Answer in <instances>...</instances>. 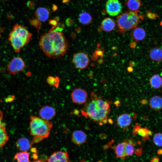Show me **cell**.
Masks as SVG:
<instances>
[{"label": "cell", "instance_id": "obj_1", "mask_svg": "<svg viewBox=\"0 0 162 162\" xmlns=\"http://www.w3.org/2000/svg\"><path fill=\"white\" fill-rule=\"evenodd\" d=\"M39 46L46 56L56 58L65 54L68 45L62 33L52 29L41 36Z\"/></svg>", "mask_w": 162, "mask_h": 162}, {"label": "cell", "instance_id": "obj_2", "mask_svg": "<svg viewBox=\"0 0 162 162\" xmlns=\"http://www.w3.org/2000/svg\"><path fill=\"white\" fill-rule=\"evenodd\" d=\"M110 111V105L106 101L100 98L94 92L91 94V99L82 109V115L100 125L107 122V116Z\"/></svg>", "mask_w": 162, "mask_h": 162}, {"label": "cell", "instance_id": "obj_3", "mask_svg": "<svg viewBox=\"0 0 162 162\" xmlns=\"http://www.w3.org/2000/svg\"><path fill=\"white\" fill-rule=\"evenodd\" d=\"M30 128V134L34 137L32 142L36 143L47 137L52 126V123L35 116H31Z\"/></svg>", "mask_w": 162, "mask_h": 162}, {"label": "cell", "instance_id": "obj_4", "mask_svg": "<svg viewBox=\"0 0 162 162\" xmlns=\"http://www.w3.org/2000/svg\"><path fill=\"white\" fill-rule=\"evenodd\" d=\"M32 34L24 26L16 24L10 32L9 40L14 51L19 52L30 40Z\"/></svg>", "mask_w": 162, "mask_h": 162}, {"label": "cell", "instance_id": "obj_5", "mask_svg": "<svg viewBox=\"0 0 162 162\" xmlns=\"http://www.w3.org/2000/svg\"><path fill=\"white\" fill-rule=\"evenodd\" d=\"M139 11H127L117 17V31L119 33L123 34L132 29L141 22L144 16L138 14Z\"/></svg>", "mask_w": 162, "mask_h": 162}, {"label": "cell", "instance_id": "obj_6", "mask_svg": "<svg viewBox=\"0 0 162 162\" xmlns=\"http://www.w3.org/2000/svg\"><path fill=\"white\" fill-rule=\"evenodd\" d=\"M25 66V62L21 58H13L8 65L7 70L10 74H15L22 70Z\"/></svg>", "mask_w": 162, "mask_h": 162}, {"label": "cell", "instance_id": "obj_7", "mask_svg": "<svg viewBox=\"0 0 162 162\" xmlns=\"http://www.w3.org/2000/svg\"><path fill=\"white\" fill-rule=\"evenodd\" d=\"M89 58L88 55L83 52H78L74 55L72 62L75 67L78 69H83L88 65Z\"/></svg>", "mask_w": 162, "mask_h": 162}, {"label": "cell", "instance_id": "obj_8", "mask_svg": "<svg viewBox=\"0 0 162 162\" xmlns=\"http://www.w3.org/2000/svg\"><path fill=\"white\" fill-rule=\"evenodd\" d=\"M105 7L107 13L112 16L119 14L122 9V4L118 0H108Z\"/></svg>", "mask_w": 162, "mask_h": 162}, {"label": "cell", "instance_id": "obj_9", "mask_svg": "<svg viewBox=\"0 0 162 162\" xmlns=\"http://www.w3.org/2000/svg\"><path fill=\"white\" fill-rule=\"evenodd\" d=\"M72 101L77 104L81 105L86 103L87 97V92L84 90L77 88L75 89L71 94Z\"/></svg>", "mask_w": 162, "mask_h": 162}, {"label": "cell", "instance_id": "obj_10", "mask_svg": "<svg viewBox=\"0 0 162 162\" xmlns=\"http://www.w3.org/2000/svg\"><path fill=\"white\" fill-rule=\"evenodd\" d=\"M46 162H69L67 152L62 151L55 152L48 158Z\"/></svg>", "mask_w": 162, "mask_h": 162}, {"label": "cell", "instance_id": "obj_11", "mask_svg": "<svg viewBox=\"0 0 162 162\" xmlns=\"http://www.w3.org/2000/svg\"><path fill=\"white\" fill-rule=\"evenodd\" d=\"M55 109L49 106H43L39 110V114L40 118L47 121L52 119L55 116Z\"/></svg>", "mask_w": 162, "mask_h": 162}, {"label": "cell", "instance_id": "obj_12", "mask_svg": "<svg viewBox=\"0 0 162 162\" xmlns=\"http://www.w3.org/2000/svg\"><path fill=\"white\" fill-rule=\"evenodd\" d=\"M131 115L128 113L122 114L119 116L117 119V123L118 126L124 129H127L132 122Z\"/></svg>", "mask_w": 162, "mask_h": 162}, {"label": "cell", "instance_id": "obj_13", "mask_svg": "<svg viewBox=\"0 0 162 162\" xmlns=\"http://www.w3.org/2000/svg\"><path fill=\"white\" fill-rule=\"evenodd\" d=\"M71 140L72 142L77 145H81L85 142L87 136L84 132L81 130H76L72 134Z\"/></svg>", "mask_w": 162, "mask_h": 162}, {"label": "cell", "instance_id": "obj_14", "mask_svg": "<svg viewBox=\"0 0 162 162\" xmlns=\"http://www.w3.org/2000/svg\"><path fill=\"white\" fill-rule=\"evenodd\" d=\"M130 35L132 39L136 41L143 40L146 36L144 29L140 27H136L132 29Z\"/></svg>", "mask_w": 162, "mask_h": 162}, {"label": "cell", "instance_id": "obj_15", "mask_svg": "<svg viewBox=\"0 0 162 162\" xmlns=\"http://www.w3.org/2000/svg\"><path fill=\"white\" fill-rule=\"evenodd\" d=\"M132 133L134 135L138 134L144 138H148L152 134L150 130L145 128L141 127L140 125L136 123L133 128Z\"/></svg>", "mask_w": 162, "mask_h": 162}, {"label": "cell", "instance_id": "obj_16", "mask_svg": "<svg viewBox=\"0 0 162 162\" xmlns=\"http://www.w3.org/2000/svg\"><path fill=\"white\" fill-rule=\"evenodd\" d=\"M115 27V23L112 19L107 17L104 19L100 24L101 29L103 31L110 32L112 31Z\"/></svg>", "mask_w": 162, "mask_h": 162}, {"label": "cell", "instance_id": "obj_17", "mask_svg": "<svg viewBox=\"0 0 162 162\" xmlns=\"http://www.w3.org/2000/svg\"><path fill=\"white\" fill-rule=\"evenodd\" d=\"M49 12L46 8L40 7L37 8L35 12L36 18L41 22H45L48 19Z\"/></svg>", "mask_w": 162, "mask_h": 162}, {"label": "cell", "instance_id": "obj_18", "mask_svg": "<svg viewBox=\"0 0 162 162\" xmlns=\"http://www.w3.org/2000/svg\"><path fill=\"white\" fill-rule=\"evenodd\" d=\"M32 145L29 140L25 137H22L19 139L16 143L17 148L20 151L23 152L28 151Z\"/></svg>", "mask_w": 162, "mask_h": 162}, {"label": "cell", "instance_id": "obj_19", "mask_svg": "<svg viewBox=\"0 0 162 162\" xmlns=\"http://www.w3.org/2000/svg\"><path fill=\"white\" fill-rule=\"evenodd\" d=\"M150 58L152 60L159 62L162 60V49L155 47L152 49L149 52Z\"/></svg>", "mask_w": 162, "mask_h": 162}, {"label": "cell", "instance_id": "obj_20", "mask_svg": "<svg viewBox=\"0 0 162 162\" xmlns=\"http://www.w3.org/2000/svg\"><path fill=\"white\" fill-rule=\"evenodd\" d=\"M125 140H124L123 142L119 143L113 147L115 149L117 157L121 158L122 160L124 159L126 156L125 152Z\"/></svg>", "mask_w": 162, "mask_h": 162}, {"label": "cell", "instance_id": "obj_21", "mask_svg": "<svg viewBox=\"0 0 162 162\" xmlns=\"http://www.w3.org/2000/svg\"><path fill=\"white\" fill-rule=\"evenodd\" d=\"M149 104L153 110H160L162 108V98L157 96L153 97L150 100Z\"/></svg>", "mask_w": 162, "mask_h": 162}, {"label": "cell", "instance_id": "obj_22", "mask_svg": "<svg viewBox=\"0 0 162 162\" xmlns=\"http://www.w3.org/2000/svg\"><path fill=\"white\" fill-rule=\"evenodd\" d=\"M151 86L154 88L157 89L162 86V78L158 74H154L149 80Z\"/></svg>", "mask_w": 162, "mask_h": 162}, {"label": "cell", "instance_id": "obj_23", "mask_svg": "<svg viewBox=\"0 0 162 162\" xmlns=\"http://www.w3.org/2000/svg\"><path fill=\"white\" fill-rule=\"evenodd\" d=\"M5 123H3L0 127V148H2L7 142L9 137L6 133Z\"/></svg>", "mask_w": 162, "mask_h": 162}, {"label": "cell", "instance_id": "obj_24", "mask_svg": "<svg viewBox=\"0 0 162 162\" xmlns=\"http://www.w3.org/2000/svg\"><path fill=\"white\" fill-rule=\"evenodd\" d=\"M126 5L130 11H137L141 6V2L140 0H128Z\"/></svg>", "mask_w": 162, "mask_h": 162}, {"label": "cell", "instance_id": "obj_25", "mask_svg": "<svg viewBox=\"0 0 162 162\" xmlns=\"http://www.w3.org/2000/svg\"><path fill=\"white\" fill-rule=\"evenodd\" d=\"M79 20L82 24L87 25L91 23L92 18L89 13L86 12H82L79 15Z\"/></svg>", "mask_w": 162, "mask_h": 162}, {"label": "cell", "instance_id": "obj_26", "mask_svg": "<svg viewBox=\"0 0 162 162\" xmlns=\"http://www.w3.org/2000/svg\"><path fill=\"white\" fill-rule=\"evenodd\" d=\"M14 159L16 160L17 162H30L29 154L27 151L16 153L14 156Z\"/></svg>", "mask_w": 162, "mask_h": 162}, {"label": "cell", "instance_id": "obj_27", "mask_svg": "<svg viewBox=\"0 0 162 162\" xmlns=\"http://www.w3.org/2000/svg\"><path fill=\"white\" fill-rule=\"evenodd\" d=\"M125 152L126 156H130L132 155L134 152V143L131 140H125Z\"/></svg>", "mask_w": 162, "mask_h": 162}, {"label": "cell", "instance_id": "obj_28", "mask_svg": "<svg viewBox=\"0 0 162 162\" xmlns=\"http://www.w3.org/2000/svg\"><path fill=\"white\" fill-rule=\"evenodd\" d=\"M47 82L49 85L54 86L57 88H58L59 81L58 77L49 76L47 79Z\"/></svg>", "mask_w": 162, "mask_h": 162}, {"label": "cell", "instance_id": "obj_29", "mask_svg": "<svg viewBox=\"0 0 162 162\" xmlns=\"http://www.w3.org/2000/svg\"><path fill=\"white\" fill-rule=\"evenodd\" d=\"M154 144L158 146H162V134L157 133L154 136L153 139Z\"/></svg>", "mask_w": 162, "mask_h": 162}, {"label": "cell", "instance_id": "obj_30", "mask_svg": "<svg viewBox=\"0 0 162 162\" xmlns=\"http://www.w3.org/2000/svg\"><path fill=\"white\" fill-rule=\"evenodd\" d=\"M135 154L137 156H140L142 153V150L140 148H138L135 150Z\"/></svg>", "mask_w": 162, "mask_h": 162}, {"label": "cell", "instance_id": "obj_31", "mask_svg": "<svg viewBox=\"0 0 162 162\" xmlns=\"http://www.w3.org/2000/svg\"><path fill=\"white\" fill-rule=\"evenodd\" d=\"M151 162H159V158L157 156L154 157L151 160Z\"/></svg>", "mask_w": 162, "mask_h": 162}, {"label": "cell", "instance_id": "obj_32", "mask_svg": "<svg viewBox=\"0 0 162 162\" xmlns=\"http://www.w3.org/2000/svg\"><path fill=\"white\" fill-rule=\"evenodd\" d=\"M3 118V115L2 112L0 111V127H1L3 123H2V120Z\"/></svg>", "mask_w": 162, "mask_h": 162}, {"label": "cell", "instance_id": "obj_33", "mask_svg": "<svg viewBox=\"0 0 162 162\" xmlns=\"http://www.w3.org/2000/svg\"><path fill=\"white\" fill-rule=\"evenodd\" d=\"M33 162H45L43 161L40 160L38 159L34 161Z\"/></svg>", "mask_w": 162, "mask_h": 162}, {"label": "cell", "instance_id": "obj_34", "mask_svg": "<svg viewBox=\"0 0 162 162\" xmlns=\"http://www.w3.org/2000/svg\"><path fill=\"white\" fill-rule=\"evenodd\" d=\"M158 154H162V150H160L158 151Z\"/></svg>", "mask_w": 162, "mask_h": 162}, {"label": "cell", "instance_id": "obj_35", "mask_svg": "<svg viewBox=\"0 0 162 162\" xmlns=\"http://www.w3.org/2000/svg\"><path fill=\"white\" fill-rule=\"evenodd\" d=\"M97 162H102L101 161H98Z\"/></svg>", "mask_w": 162, "mask_h": 162}]
</instances>
